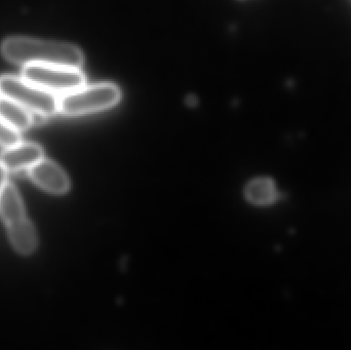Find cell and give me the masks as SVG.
Returning <instances> with one entry per match:
<instances>
[{
  "label": "cell",
  "instance_id": "obj_2",
  "mask_svg": "<svg viewBox=\"0 0 351 350\" xmlns=\"http://www.w3.org/2000/svg\"><path fill=\"white\" fill-rule=\"evenodd\" d=\"M121 92L113 84H84L82 88L63 95L60 99L59 112L68 116L100 112L115 106L121 101Z\"/></svg>",
  "mask_w": 351,
  "mask_h": 350
},
{
  "label": "cell",
  "instance_id": "obj_7",
  "mask_svg": "<svg viewBox=\"0 0 351 350\" xmlns=\"http://www.w3.org/2000/svg\"><path fill=\"white\" fill-rule=\"evenodd\" d=\"M8 238L14 250L21 255L32 254L37 247V236L34 226L28 217L6 226Z\"/></svg>",
  "mask_w": 351,
  "mask_h": 350
},
{
  "label": "cell",
  "instance_id": "obj_12",
  "mask_svg": "<svg viewBox=\"0 0 351 350\" xmlns=\"http://www.w3.org/2000/svg\"><path fill=\"white\" fill-rule=\"evenodd\" d=\"M8 171L6 170L5 166L0 162V195H1L2 190L5 187L6 183L8 182Z\"/></svg>",
  "mask_w": 351,
  "mask_h": 350
},
{
  "label": "cell",
  "instance_id": "obj_6",
  "mask_svg": "<svg viewBox=\"0 0 351 350\" xmlns=\"http://www.w3.org/2000/svg\"><path fill=\"white\" fill-rule=\"evenodd\" d=\"M43 150L38 144L31 142H18L5 147L0 156V162L8 172L28 171L43 160Z\"/></svg>",
  "mask_w": 351,
  "mask_h": 350
},
{
  "label": "cell",
  "instance_id": "obj_11",
  "mask_svg": "<svg viewBox=\"0 0 351 350\" xmlns=\"http://www.w3.org/2000/svg\"><path fill=\"white\" fill-rule=\"evenodd\" d=\"M18 142H20V133L0 121V145L8 147Z\"/></svg>",
  "mask_w": 351,
  "mask_h": 350
},
{
  "label": "cell",
  "instance_id": "obj_9",
  "mask_svg": "<svg viewBox=\"0 0 351 350\" xmlns=\"http://www.w3.org/2000/svg\"><path fill=\"white\" fill-rule=\"evenodd\" d=\"M0 217L5 226L16 223L27 217L22 197L12 183H6L0 195Z\"/></svg>",
  "mask_w": 351,
  "mask_h": 350
},
{
  "label": "cell",
  "instance_id": "obj_4",
  "mask_svg": "<svg viewBox=\"0 0 351 350\" xmlns=\"http://www.w3.org/2000/svg\"><path fill=\"white\" fill-rule=\"evenodd\" d=\"M22 77L53 94L66 95L82 88L86 76L80 68L53 65H27L22 70Z\"/></svg>",
  "mask_w": 351,
  "mask_h": 350
},
{
  "label": "cell",
  "instance_id": "obj_8",
  "mask_svg": "<svg viewBox=\"0 0 351 350\" xmlns=\"http://www.w3.org/2000/svg\"><path fill=\"white\" fill-rule=\"evenodd\" d=\"M0 121L14 131H26L33 125L31 111L10 99L0 96Z\"/></svg>",
  "mask_w": 351,
  "mask_h": 350
},
{
  "label": "cell",
  "instance_id": "obj_10",
  "mask_svg": "<svg viewBox=\"0 0 351 350\" xmlns=\"http://www.w3.org/2000/svg\"><path fill=\"white\" fill-rule=\"evenodd\" d=\"M276 187L268 179H257L247 188V197L257 205H267L276 199Z\"/></svg>",
  "mask_w": 351,
  "mask_h": 350
},
{
  "label": "cell",
  "instance_id": "obj_3",
  "mask_svg": "<svg viewBox=\"0 0 351 350\" xmlns=\"http://www.w3.org/2000/svg\"><path fill=\"white\" fill-rule=\"evenodd\" d=\"M0 96L10 99L40 116H53L59 112L60 99L57 95L43 90L18 76L4 75L0 77Z\"/></svg>",
  "mask_w": 351,
  "mask_h": 350
},
{
  "label": "cell",
  "instance_id": "obj_5",
  "mask_svg": "<svg viewBox=\"0 0 351 350\" xmlns=\"http://www.w3.org/2000/svg\"><path fill=\"white\" fill-rule=\"evenodd\" d=\"M28 175L39 188L53 195H63L70 187L66 173L57 164L45 158L29 168Z\"/></svg>",
  "mask_w": 351,
  "mask_h": 350
},
{
  "label": "cell",
  "instance_id": "obj_1",
  "mask_svg": "<svg viewBox=\"0 0 351 350\" xmlns=\"http://www.w3.org/2000/svg\"><path fill=\"white\" fill-rule=\"evenodd\" d=\"M0 51L8 61L18 65L80 68L84 64V53L77 47L57 41L10 37L2 42Z\"/></svg>",
  "mask_w": 351,
  "mask_h": 350
}]
</instances>
